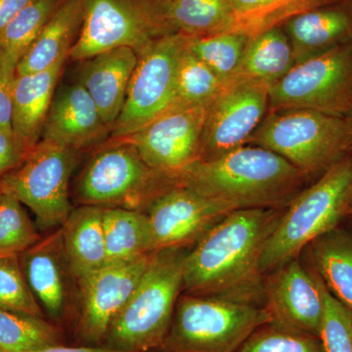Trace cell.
<instances>
[{"label": "cell", "mask_w": 352, "mask_h": 352, "mask_svg": "<svg viewBox=\"0 0 352 352\" xmlns=\"http://www.w3.org/2000/svg\"><path fill=\"white\" fill-rule=\"evenodd\" d=\"M280 215L274 208L237 210L208 229L187 252L185 294L263 305L261 256Z\"/></svg>", "instance_id": "cell-1"}, {"label": "cell", "mask_w": 352, "mask_h": 352, "mask_svg": "<svg viewBox=\"0 0 352 352\" xmlns=\"http://www.w3.org/2000/svg\"><path fill=\"white\" fill-rule=\"evenodd\" d=\"M305 177L279 155L245 145L214 159L197 160L173 182L237 210L276 208Z\"/></svg>", "instance_id": "cell-2"}, {"label": "cell", "mask_w": 352, "mask_h": 352, "mask_svg": "<svg viewBox=\"0 0 352 352\" xmlns=\"http://www.w3.org/2000/svg\"><path fill=\"white\" fill-rule=\"evenodd\" d=\"M186 248L152 252L129 302L100 346L122 352H155L170 330L183 291Z\"/></svg>", "instance_id": "cell-3"}, {"label": "cell", "mask_w": 352, "mask_h": 352, "mask_svg": "<svg viewBox=\"0 0 352 352\" xmlns=\"http://www.w3.org/2000/svg\"><path fill=\"white\" fill-rule=\"evenodd\" d=\"M352 197V154L333 164L309 188L298 194L280 215L264 245L263 275L298 258L305 247L337 228L349 215Z\"/></svg>", "instance_id": "cell-4"}, {"label": "cell", "mask_w": 352, "mask_h": 352, "mask_svg": "<svg viewBox=\"0 0 352 352\" xmlns=\"http://www.w3.org/2000/svg\"><path fill=\"white\" fill-rule=\"evenodd\" d=\"M250 142L284 157L303 175H322L351 152L352 120L303 109L276 111Z\"/></svg>", "instance_id": "cell-5"}, {"label": "cell", "mask_w": 352, "mask_h": 352, "mask_svg": "<svg viewBox=\"0 0 352 352\" xmlns=\"http://www.w3.org/2000/svg\"><path fill=\"white\" fill-rule=\"evenodd\" d=\"M270 321L263 305L185 294L176 303L170 330L155 352H236Z\"/></svg>", "instance_id": "cell-6"}, {"label": "cell", "mask_w": 352, "mask_h": 352, "mask_svg": "<svg viewBox=\"0 0 352 352\" xmlns=\"http://www.w3.org/2000/svg\"><path fill=\"white\" fill-rule=\"evenodd\" d=\"M173 178L153 170L135 148L112 140L90 160L76 186L80 206L124 208L146 212Z\"/></svg>", "instance_id": "cell-7"}, {"label": "cell", "mask_w": 352, "mask_h": 352, "mask_svg": "<svg viewBox=\"0 0 352 352\" xmlns=\"http://www.w3.org/2000/svg\"><path fill=\"white\" fill-rule=\"evenodd\" d=\"M271 108L352 113V41L300 63L268 87Z\"/></svg>", "instance_id": "cell-8"}, {"label": "cell", "mask_w": 352, "mask_h": 352, "mask_svg": "<svg viewBox=\"0 0 352 352\" xmlns=\"http://www.w3.org/2000/svg\"><path fill=\"white\" fill-rule=\"evenodd\" d=\"M170 32L155 0H83L82 28L69 57L82 62L120 47L139 52Z\"/></svg>", "instance_id": "cell-9"}, {"label": "cell", "mask_w": 352, "mask_h": 352, "mask_svg": "<svg viewBox=\"0 0 352 352\" xmlns=\"http://www.w3.org/2000/svg\"><path fill=\"white\" fill-rule=\"evenodd\" d=\"M78 162V151L41 140L18 168L0 179V188L34 212L41 230L61 227L73 210L69 179Z\"/></svg>", "instance_id": "cell-10"}, {"label": "cell", "mask_w": 352, "mask_h": 352, "mask_svg": "<svg viewBox=\"0 0 352 352\" xmlns=\"http://www.w3.org/2000/svg\"><path fill=\"white\" fill-rule=\"evenodd\" d=\"M186 36L164 34L138 52L126 102L111 138H126L173 107L176 102V72Z\"/></svg>", "instance_id": "cell-11"}, {"label": "cell", "mask_w": 352, "mask_h": 352, "mask_svg": "<svg viewBox=\"0 0 352 352\" xmlns=\"http://www.w3.org/2000/svg\"><path fill=\"white\" fill-rule=\"evenodd\" d=\"M150 256L106 264L78 285V302L68 327L72 344L101 346L138 286Z\"/></svg>", "instance_id": "cell-12"}, {"label": "cell", "mask_w": 352, "mask_h": 352, "mask_svg": "<svg viewBox=\"0 0 352 352\" xmlns=\"http://www.w3.org/2000/svg\"><path fill=\"white\" fill-rule=\"evenodd\" d=\"M268 87L248 78L224 85L208 106L198 160L214 159L249 142L270 105Z\"/></svg>", "instance_id": "cell-13"}, {"label": "cell", "mask_w": 352, "mask_h": 352, "mask_svg": "<svg viewBox=\"0 0 352 352\" xmlns=\"http://www.w3.org/2000/svg\"><path fill=\"white\" fill-rule=\"evenodd\" d=\"M208 106L175 104L140 131L113 140L131 145L150 168L173 179L200 157Z\"/></svg>", "instance_id": "cell-14"}, {"label": "cell", "mask_w": 352, "mask_h": 352, "mask_svg": "<svg viewBox=\"0 0 352 352\" xmlns=\"http://www.w3.org/2000/svg\"><path fill=\"white\" fill-rule=\"evenodd\" d=\"M263 307L272 325L319 338L324 312L320 277L298 258L292 259L264 275Z\"/></svg>", "instance_id": "cell-15"}, {"label": "cell", "mask_w": 352, "mask_h": 352, "mask_svg": "<svg viewBox=\"0 0 352 352\" xmlns=\"http://www.w3.org/2000/svg\"><path fill=\"white\" fill-rule=\"evenodd\" d=\"M234 212L233 208L201 196L193 190L173 185L146 210L151 228L153 250L195 245L208 229Z\"/></svg>", "instance_id": "cell-16"}, {"label": "cell", "mask_w": 352, "mask_h": 352, "mask_svg": "<svg viewBox=\"0 0 352 352\" xmlns=\"http://www.w3.org/2000/svg\"><path fill=\"white\" fill-rule=\"evenodd\" d=\"M20 263L45 316L66 330L75 314L78 289L65 254L61 228L21 254Z\"/></svg>", "instance_id": "cell-17"}, {"label": "cell", "mask_w": 352, "mask_h": 352, "mask_svg": "<svg viewBox=\"0 0 352 352\" xmlns=\"http://www.w3.org/2000/svg\"><path fill=\"white\" fill-rule=\"evenodd\" d=\"M110 135V127L82 83L67 85L55 94L41 140L80 152Z\"/></svg>", "instance_id": "cell-18"}, {"label": "cell", "mask_w": 352, "mask_h": 352, "mask_svg": "<svg viewBox=\"0 0 352 352\" xmlns=\"http://www.w3.org/2000/svg\"><path fill=\"white\" fill-rule=\"evenodd\" d=\"M138 61V52L131 47L116 48L82 61L78 82L94 99L111 131L124 108Z\"/></svg>", "instance_id": "cell-19"}, {"label": "cell", "mask_w": 352, "mask_h": 352, "mask_svg": "<svg viewBox=\"0 0 352 352\" xmlns=\"http://www.w3.org/2000/svg\"><path fill=\"white\" fill-rule=\"evenodd\" d=\"M67 58L38 73L17 76L14 88L12 133L25 152L38 144Z\"/></svg>", "instance_id": "cell-20"}, {"label": "cell", "mask_w": 352, "mask_h": 352, "mask_svg": "<svg viewBox=\"0 0 352 352\" xmlns=\"http://www.w3.org/2000/svg\"><path fill=\"white\" fill-rule=\"evenodd\" d=\"M296 64L352 41V1L342 0L305 11L289 22Z\"/></svg>", "instance_id": "cell-21"}, {"label": "cell", "mask_w": 352, "mask_h": 352, "mask_svg": "<svg viewBox=\"0 0 352 352\" xmlns=\"http://www.w3.org/2000/svg\"><path fill=\"white\" fill-rule=\"evenodd\" d=\"M64 251L76 286L107 264L103 230V208H73L60 227Z\"/></svg>", "instance_id": "cell-22"}, {"label": "cell", "mask_w": 352, "mask_h": 352, "mask_svg": "<svg viewBox=\"0 0 352 352\" xmlns=\"http://www.w3.org/2000/svg\"><path fill=\"white\" fill-rule=\"evenodd\" d=\"M82 17L83 0H62L18 63L17 76L44 71L68 58L80 34Z\"/></svg>", "instance_id": "cell-23"}, {"label": "cell", "mask_w": 352, "mask_h": 352, "mask_svg": "<svg viewBox=\"0 0 352 352\" xmlns=\"http://www.w3.org/2000/svg\"><path fill=\"white\" fill-rule=\"evenodd\" d=\"M103 230L107 264L124 263L154 252L146 212L103 208Z\"/></svg>", "instance_id": "cell-24"}, {"label": "cell", "mask_w": 352, "mask_h": 352, "mask_svg": "<svg viewBox=\"0 0 352 352\" xmlns=\"http://www.w3.org/2000/svg\"><path fill=\"white\" fill-rule=\"evenodd\" d=\"M309 247L315 272L328 291L352 310V235L335 228Z\"/></svg>", "instance_id": "cell-25"}, {"label": "cell", "mask_w": 352, "mask_h": 352, "mask_svg": "<svg viewBox=\"0 0 352 352\" xmlns=\"http://www.w3.org/2000/svg\"><path fill=\"white\" fill-rule=\"evenodd\" d=\"M295 64L288 36L279 29H271L249 38L234 78L258 80L270 85L283 78Z\"/></svg>", "instance_id": "cell-26"}, {"label": "cell", "mask_w": 352, "mask_h": 352, "mask_svg": "<svg viewBox=\"0 0 352 352\" xmlns=\"http://www.w3.org/2000/svg\"><path fill=\"white\" fill-rule=\"evenodd\" d=\"M162 7L168 30L186 36L222 32L235 15L230 0H168Z\"/></svg>", "instance_id": "cell-27"}, {"label": "cell", "mask_w": 352, "mask_h": 352, "mask_svg": "<svg viewBox=\"0 0 352 352\" xmlns=\"http://www.w3.org/2000/svg\"><path fill=\"white\" fill-rule=\"evenodd\" d=\"M64 344L66 330L55 322L0 308V352H30Z\"/></svg>", "instance_id": "cell-28"}, {"label": "cell", "mask_w": 352, "mask_h": 352, "mask_svg": "<svg viewBox=\"0 0 352 352\" xmlns=\"http://www.w3.org/2000/svg\"><path fill=\"white\" fill-rule=\"evenodd\" d=\"M249 38L243 32H222L203 36H186V47L224 83L237 74Z\"/></svg>", "instance_id": "cell-29"}, {"label": "cell", "mask_w": 352, "mask_h": 352, "mask_svg": "<svg viewBox=\"0 0 352 352\" xmlns=\"http://www.w3.org/2000/svg\"><path fill=\"white\" fill-rule=\"evenodd\" d=\"M62 0H34L0 34V51L18 62L31 47Z\"/></svg>", "instance_id": "cell-30"}, {"label": "cell", "mask_w": 352, "mask_h": 352, "mask_svg": "<svg viewBox=\"0 0 352 352\" xmlns=\"http://www.w3.org/2000/svg\"><path fill=\"white\" fill-rule=\"evenodd\" d=\"M226 83L185 47L176 72V102L182 105H210Z\"/></svg>", "instance_id": "cell-31"}, {"label": "cell", "mask_w": 352, "mask_h": 352, "mask_svg": "<svg viewBox=\"0 0 352 352\" xmlns=\"http://www.w3.org/2000/svg\"><path fill=\"white\" fill-rule=\"evenodd\" d=\"M41 239L23 204L3 193L0 199V256H20Z\"/></svg>", "instance_id": "cell-32"}, {"label": "cell", "mask_w": 352, "mask_h": 352, "mask_svg": "<svg viewBox=\"0 0 352 352\" xmlns=\"http://www.w3.org/2000/svg\"><path fill=\"white\" fill-rule=\"evenodd\" d=\"M0 308L46 317L27 283L20 256H0Z\"/></svg>", "instance_id": "cell-33"}, {"label": "cell", "mask_w": 352, "mask_h": 352, "mask_svg": "<svg viewBox=\"0 0 352 352\" xmlns=\"http://www.w3.org/2000/svg\"><path fill=\"white\" fill-rule=\"evenodd\" d=\"M236 352H324L319 338L291 332L268 323L243 342Z\"/></svg>", "instance_id": "cell-34"}, {"label": "cell", "mask_w": 352, "mask_h": 352, "mask_svg": "<svg viewBox=\"0 0 352 352\" xmlns=\"http://www.w3.org/2000/svg\"><path fill=\"white\" fill-rule=\"evenodd\" d=\"M324 298L320 340L324 352H352V310L340 302L321 280Z\"/></svg>", "instance_id": "cell-35"}, {"label": "cell", "mask_w": 352, "mask_h": 352, "mask_svg": "<svg viewBox=\"0 0 352 352\" xmlns=\"http://www.w3.org/2000/svg\"><path fill=\"white\" fill-rule=\"evenodd\" d=\"M19 62L0 51V129L12 132L13 95Z\"/></svg>", "instance_id": "cell-36"}, {"label": "cell", "mask_w": 352, "mask_h": 352, "mask_svg": "<svg viewBox=\"0 0 352 352\" xmlns=\"http://www.w3.org/2000/svg\"><path fill=\"white\" fill-rule=\"evenodd\" d=\"M28 154L14 138L12 132L0 129V179L18 168Z\"/></svg>", "instance_id": "cell-37"}, {"label": "cell", "mask_w": 352, "mask_h": 352, "mask_svg": "<svg viewBox=\"0 0 352 352\" xmlns=\"http://www.w3.org/2000/svg\"><path fill=\"white\" fill-rule=\"evenodd\" d=\"M34 0H0V34Z\"/></svg>", "instance_id": "cell-38"}, {"label": "cell", "mask_w": 352, "mask_h": 352, "mask_svg": "<svg viewBox=\"0 0 352 352\" xmlns=\"http://www.w3.org/2000/svg\"><path fill=\"white\" fill-rule=\"evenodd\" d=\"M30 352H122L113 351V349H106L104 346H76V344H57V346H51L43 347L38 351Z\"/></svg>", "instance_id": "cell-39"}, {"label": "cell", "mask_w": 352, "mask_h": 352, "mask_svg": "<svg viewBox=\"0 0 352 352\" xmlns=\"http://www.w3.org/2000/svg\"><path fill=\"white\" fill-rule=\"evenodd\" d=\"M234 12L236 14H245L258 10L267 6H270L276 0H230Z\"/></svg>", "instance_id": "cell-40"}, {"label": "cell", "mask_w": 352, "mask_h": 352, "mask_svg": "<svg viewBox=\"0 0 352 352\" xmlns=\"http://www.w3.org/2000/svg\"><path fill=\"white\" fill-rule=\"evenodd\" d=\"M349 214H352V197H351V205H349Z\"/></svg>", "instance_id": "cell-41"}, {"label": "cell", "mask_w": 352, "mask_h": 352, "mask_svg": "<svg viewBox=\"0 0 352 352\" xmlns=\"http://www.w3.org/2000/svg\"><path fill=\"white\" fill-rule=\"evenodd\" d=\"M2 195H3V192H2L1 188H0V199H1Z\"/></svg>", "instance_id": "cell-42"}, {"label": "cell", "mask_w": 352, "mask_h": 352, "mask_svg": "<svg viewBox=\"0 0 352 352\" xmlns=\"http://www.w3.org/2000/svg\"><path fill=\"white\" fill-rule=\"evenodd\" d=\"M349 118H351V120H352V113H351V116H349Z\"/></svg>", "instance_id": "cell-43"}, {"label": "cell", "mask_w": 352, "mask_h": 352, "mask_svg": "<svg viewBox=\"0 0 352 352\" xmlns=\"http://www.w3.org/2000/svg\"><path fill=\"white\" fill-rule=\"evenodd\" d=\"M351 1H352V0H351Z\"/></svg>", "instance_id": "cell-44"}]
</instances>
